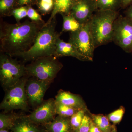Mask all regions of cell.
Segmentation results:
<instances>
[{
	"mask_svg": "<svg viewBox=\"0 0 132 132\" xmlns=\"http://www.w3.org/2000/svg\"><path fill=\"white\" fill-rule=\"evenodd\" d=\"M45 24V21L35 22L27 20L21 23L10 24L1 20V52L13 57L27 51Z\"/></svg>",
	"mask_w": 132,
	"mask_h": 132,
	"instance_id": "1",
	"label": "cell"
},
{
	"mask_svg": "<svg viewBox=\"0 0 132 132\" xmlns=\"http://www.w3.org/2000/svg\"><path fill=\"white\" fill-rule=\"evenodd\" d=\"M57 24L56 17L47 25H44L39 31L32 46L26 52L13 56L19 57L24 62L32 61L40 57L53 56L55 50V44L61 33L55 30Z\"/></svg>",
	"mask_w": 132,
	"mask_h": 132,
	"instance_id": "2",
	"label": "cell"
},
{
	"mask_svg": "<svg viewBox=\"0 0 132 132\" xmlns=\"http://www.w3.org/2000/svg\"><path fill=\"white\" fill-rule=\"evenodd\" d=\"M118 11L98 10L89 21L90 31L95 48L112 41L114 21Z\"/></svg>",
	"mask_w": 132,
	"mask_h": 132,
	"instance_id": "3",
	"label": "cell"
},
{
	"mask_svg": "<svg viewBox=\"0 0 132 132\" xmlns=\"http://www.w3.org/2000/svg\"><path fill=\"white\" fill-rule=\"evenodd\" d=\"M58 58L53 56L40 57L26 66L27 75L51 83L63 67Z\"/></svg>",
	"mask_w": 132,
	"mask_h": 132,
	"instance_id": "4",
	"label": "cell"
},
{
	"mask_svg": "<svg viewBox=\"0 0 132 132\" xmlns=\"http://www.w3.org/2000/svg\"><path fill=\"white\" fill-rule=\"evenodd\" d=\"M27 75L26 66L9 55L0 53V82L5 90Z\"/></svg>",
	"mask_w": 132,
	"mask_h": 132,
	"instance_id": "5",
	"label": "cell"
},
{
	"mask_svg": "<svg viewBox=\"0 0 132 132\" xmlns=\"http://www.w3.org/2000/svg\"><path fill=\"white\" fill-rule=\"evenodd\" d=\"M29 78L27 75L22 77L14 85L5 90V94L0 104V109L5 113L21 109L27 111L29 104L26 94V84Z\"/></svg>",
	"mask_w": 132,
	"mask_h": 132,
	"instance_id": "6",
	"label": "cell"
},
{
	"mask_svg": "<svg viewBox=\"0 0 132 132\" xmlns=\"http://www.w3.org/2000/svg\"><path fill=\"white\" fill-rule=\"evenodd\" d=\"M112 41L126 53H132V20L119 15L114 21Z\"/></svg>",
	"mask_w": 132,
	"mask_h": 132,
	"instance_id": "7",
	"label": "cell"
},
{
	"mask_svg": "<svg viewBox=\"0 0 132 132\" xmlns=\"http://www.w3.org/2000/svg\"><path fill=\"white\" fill-rule=\"evenodd\" d=\"M68 42L72 44L81 54L87 57L90 61H93L95 48L89 21L78 31L71 32Z\"/></svg>",
	"mask_w": 132,
	"mask_h": 132,
	"instance_id": "8",
	"label": "cell"
},
{
	"mask_svg": "<svg viewBox=\"0 0 132 132\" xmlns=\"http://www.w3.org/2000/svg\"><path fill=\"white\" fill-rule=\"evenodd\" d=\"M51 83L31 77L26 81V91L28 104L37 108L43 102L45 93Z\"/></svg>",
	"mask_w": 132,
	"mask_h": 132,
	"instance_id": "9",
	"label": "cell"
},
{
	"mask_svg": "<svg viewBox=\"0 0 132 132\" xmlns=\"http://www.w3.org/2000/svg\"><path fill=\"white\" fill-rule=\"evenodd\" d=\"M55 115V100L50 98L43 102L27 116L36 125H45L53 120Z\"/></svg>",
	"mask_w": 132,
	"mask_h": 132,
	"instance_id": "10",
	"label": "cell"
},
{
	"mask_svg": "<svg viewBox=\"0 0 132 132\" xmlns=\"http://www.w3.org/2000/svg\"><path fill=\"white\" fill-rule=\"evenodd\" d=\"M97 10L94 0H75L70 14L83 25L90 21Z\"/></svg>",
	"mask_w": 132,
	"mask_h": 132,
	"instance_id": "11",
	"label": "cell"
},
{
	"mask_svg": "<svg viewBox=\"0 0 132 132\" xmlns=\"http://www.w3.org/2000/svg\"><path fill=\"white\" fill-rule=\"evenodd\" d=\"M54 56L58 58L64 57H74L82 61H91L87 57L81 54L71 43L66 42L60 39H57L55 44V50Z\"/></svg>",
	"mask_w": 132,
	"mask_h": 132,
	"instance_id": "12",
	"label": "cell"
},
{
	"mask_svg": "<svg viewBox=\"0 0 132 132\" xmlns=\"http://www.w3.org/2000/svg\"><path fill=\"white\" fill-rule=\"evenodd\" d=\"M55 102L76 109H87V106L82 97L71 92L60 90L55 97Z\"/></svg>",
	"mask_w": 132,
	"mask_h": 132,
	"instance_id": "13",
	"label": "cell"
},
{
	"mask_svg": "<svg viewBox=\"0 0 132 132\" xmlns=\"http://www.w3.org/2000/svg\"><path fill=\"white\" fill-rule=\"evenodd\" d=\"M45 125L47 132H73L70 117L58 115L51 122Z\"/></svg>",
	"mask_w": 132,
	"mask_h": 132,
	"instance_id": "14",
	"label": "cell"
},
{
	"mask_svg": "<svg viewBox=\"0 0 132 132\" xmlns=\"http://www.w3.org/2000/svg\"><path fill=\"white\" fill-rule=\"evenodd\" d=\"M10 130L13 132H43L29 119L27 115L19 116Z\"/></svg>",
	"mask_w": 132,
	"mask_h": 132,
	"instance_id": "15",
	"label": "cell"
},
{
	"mask_svg": "<svg viewBox=\"0 0 132 132\" xmlns=\"http://www.w3.org/2000/svg\"><path fill=\"white\" fill-rule=\"evenodd\" d=\"M75 0H54V7L51 13V16L45 23V25L49 24L53 19L56 17V15L69 14Z\"/></svg>",
	"mask_w": 132,
	"mask_h": 132,
	"instance_id": "16",
	"label": "cell"
},
{
	"mask_svg": "<svg viewBox=\"0 0 132 132\" xmlns=\"http://www.w3.org/2000/svg\"><path fill=\"white\" fill-rule=\"evenodd\" d=\"M88 113L92 121L95 124L102 132H111L113 125H111L107 116L103 114H94L90 111Z\"/></svg>",
	"mask_w": 132,
	"mask_h": 132,
	"instance_id": "17",
	"label": "cell"
},
{
	"mask_svg": "<svg viewBox=\"0 0 132 132\" xmlns=\"http://www.w3.org/2000/svg\"><path fill=\"white\" fill-rule=\"evenodd\" d=\"M63 20V26L61 33L75 32L79 30L84 25H81L71 14H61Z\"/></svg>",
	"mask_w": 132,
	"mask_h": 132,
	"instance_id": "18",
	"label": "cell"
},
{
	"mask_svg": "<svg viewBox=\"0 0 132 132\" xmlns=\"http://www.w3.org/2000/svg\"><path fill=\"white\" fill-rule=\"evenodd\" d=\"M98 10L117 11L121 8L120 0H94Z\"/></svg>",
	"mask_w": 132,
	"mask_h": 132,
	"instance_id": "19",
	"label": "cell"
},
{
	"mask_svg": "<svg viewBox=\"0 0 132 132\" xmlns=\"http://www.w3.org/2000/svg\"><path fill=\"white\" fill-rule=\"evenodd\" d=\"M19 116L15 114H6L5 112L1 113L0 114V130L11 129Z\"/></svg>",
	"mask_w": 132,
	"mask_h": 132,
	"instance_id": "20",
	"label": "cell"
},
{
	"mask_svg": "<svg viewBox=\"0 0 132 132\" xmlns=\"http://www.w3.org/2000/svg\"><path fill=\"white\" fill-rule=\"evenodd\" d=\"M36 5L42 15L52 13L54 7V0H36Z\"/></svg>",
	"mask_w": 132,
	"mask_h": 132,
	"instance_id": "21",
	"label": "cell"
},
{
	"mask_svg": "<svg viewBox=\"0 0 132 132\" xmlns=\"http://www.w3.org/2000/svg\"><path fill=\"white\" fill-rule=\"evenodd\" d=\"M79 110L55 102L56 114L60 116L71 117Z\"/></svg>",
	"mask_w": 132,
	"mask_h": 132,
	"instance_id": "22",
	"label": "cell"
},
{
	"mask_svg": "<svg viewBox=\"0 0 132 132\" xmlns=\"http://www.w3.org/2000/svg\"><path fill=\"white\" fill-rule=\"evenodd\" d=\"M16 0H0L1 17L9 16L11 11L14 8Z\"/></svg>",
	"mask_w": 132,
	"mask_h": 132,
	"instance_id": "23",
	"label": "cell"
},
{
	"mask_svg": "<svg viewBox=\"0 0 132 132\" xmlns=\"http://www.w3.org/2000/svg\"><path fill=\"white\" fill-rule=\"evenodd\" d=\"M88 109H81L70 117V123L73 132L79 127L81 124L84 116Z\"/></svg>",
	"mask_w": 132,
	"mask_h": 132,
	"instance_id": "24",
	"label": "cell"
},
{
	"mask_svg": "<svg viewBox=\"0 0 132 132\" xmlns=\"http://www.w3.org/2000/svg\"><path fill=\"white\" fill-rule=\"evenodd\" d=\"M125 111V108L121 106L118 109L109 114L107 116L110 122L116 125L119 124L122 120Z\"/></svg>",
	"mask_w": 132,
	"mask_h": 132,
	"instance_id": "25",
	"label": "cell"
},
{
	"mask_svg": "<svg viewBox=\"0 0 132 132\" xmlns=\"http://www.w3.org/2000/svg\"><path fill=\"white\" fill-rule=\"evenodd\" d=\"M28 8L26 6L15 8L10 12L9 16H14L17 23H19L21 19L27 16Z\"/></svg>",
	"mask_w": 132,
	"mask_h": 132,
	"instance_id": "26",
	"label": "cell"
},
{
	"mask_svg": "<svg viewBox=\"0 0 132 132\" xmlns=\"http://www.w3.org/2000/svg\"><path fill=\"white\" fill-rule=\"evenodd\" d=\"M89 110H88L89 111ZM88 111L84 116L81 124L73 132H89L92 119L88 113Z\"/></svg>",
	"mask_w": 132,
	"mask_h": 132,
	"instance_id": "27",
	"label": "cell"
},
{
	"mask_svg": "<svg viewBox=\"0 0 132 132\" xmlns=\"http://www.w3.org/2000/svg\"><path fill=\"white\" fill-rule=\"evenodd\" d=\"M27 16L31 21L35 22H42L44 21L42 18V15L37 10L33 8L32 6L28 7L27 11Z\"/></svg>",
	"mask_w": 132,
	"mask_h": 132,
	"instance_id": "28",
	"label": "cell"
},
{
	"mask_svg": "<svg viewBox=\"0 0 132 132\" xmlns=\"http://www.w3.org/2000/svg\"><path fill=\"white\" fill-rule=\"evenodd\" d=\"M36 0H16L14 8L22 6H32L36 5Z\"/></svg>",
	"mask_w": 132,
	"mask_h": 132,
	"instance_id": "29",
	"label": "cell"
},
{
	"mask_svg": "<svg viewBox=\"0 0 132 132\" xmlns=\"http://www.w3.org/2000/svg\"><path fill=\"white\" fill-rule=\"evenodd\" d=\"M121 8L126 9L132 4V0H120Z\"/></svg>",
	"mask_w": 132,
	"mask_h": 132,
	"instance_id": "30",
	"label": "cell"
},
{
	"mask_svg": "<svg viewBox=\"0 0 132 132\" xmlns=\"http://www.w3.org/2000/svg\"><path fill=\"white\" fill-rule=\"evenodd\" d=\"M89 132H102V131L97 126V125L92 120L91 121V126H90V130Z\"/></svg>",
	"mask_w": 132,
	"mask_h": 132,
	"instance_id": "31",
	"label": "cell"
},
{
	"mask_svg": "<svg viewBox=\"0 0 132 132\" xmlns=\"http://www.w3.org/2000/svg\"><path fill=\"white\" fill-rule=\"evenodd\" d=\"M125 16L132 20V4L126 9L125 12Z\"/></svg>",
	"mask_w": 132,
	"mask_h": 132,
	"instance_id": "32",
	"label": "cell"
},
{
	"mask_svg": "<svg viewBox=\"0 0 132 132\" xmlns=\"http://www.w3.org/2000/svg\"><path fill=\"white\" fill-rule=\"evenodd\" d=\"M111 132H118L116 125H113L112 128Z\"/></svg>",
	"mask_w": 132,
	"mask_h": 132,
	"instance_id": "33",
	"label": "cell"
},
{
	"mask_svg": "<svg viewBox=\"0 0 132 132\" xmlns=\"http://www.w3.org/2000/svg\"><path fill=\"white\" fill-rule=\"evenodd\" d=\"M0 132H9L8 130L7 129H3V130H0Z\"/></svg>",
	"mask_w": 132,
	"mask_h": 132,
	"instance_id": "34",
	"label": "cell"
}]
</instances>
